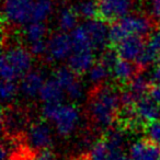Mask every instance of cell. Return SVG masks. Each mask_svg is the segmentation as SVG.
Masks as SVG:
<instances>
[{
  "label": "cell",
  "instance_id": "1",
  "mask_svg": "<svg viewBox=\"0 0 160 160\" xmlns=\"http://www.w3.org/2000/svg\"><path fill=\"white\" fill-rule=\"evenodd\" d=\"M122 92L111 86H98L90 96L88 102V114L98 128L109 129L120 114Z\"/></svg>",
  "mask_w": 160,
  "mask_h": 160
},
{
  "label": "cell",
  "instance_id": "2",
  "mask_svg": "<svg viewBox=\"0 0 160 160\" xmlns=\"http://www.w3.org/2000/svg\"><path fill=\"white\" fill-rule=\"evenodd\" d=\"M156 20L151 16L142 13H129L121 20L111 23L109 30V42L111 46L118 45L128 36L148 38L152 33Z\"/></svg>",
  "mask_w": 160,
  "mask_h": 160
},
{
  "label": "cell",
  "instance_id": "3",
  "mask_svg": "<svg viewBox=\"0 0 160 160\" xmlns=\"http://www.w3.org/2000/svg\"><path fill=\"white\" fill-rule=\"evenodd\" d=\"M42 114L54 125L56 133L62 137L71 135L80 123V110L73 103H44Z\"/></svg>",
  "mask_w": 160,
  "mask_h": 160
},
{
  "label": "cell",
  "instance_id": "4",
  "mask_svg": "<svg viewBox=\"0 0 160 160\" xmlns=\"http://www.w3.org/2000/svg\"><path fill=\"white\" fill-rule=\"evenodd\" d=\"M33 67V55L29 48L13 45L3 51L1 56V77L3 80H20Z\"/></svg>",
  "mask_w": 160,
  "mask_h": 160
},
{
  "label": "cell",
  "instance_id": "5",
  "mask_svg": "<svg viewBox=\"0 0 160 160\" xmlns=\"http://www.w3.org/2000/svg\"><path fill=\"white\" fill-rule=\"evenodd\" d=\"M35 0H5L3 19L11 25H27L32 21Z\"/></svg>",
  "mask_w": 160,
  "mask_h": 160
},
{
  "label": "cell",
  "instance_id": "6",
  "mask_svg": "<svg viewBox=\"0 0 160 160\" xmlns=\"http://www.w3.org/2000/svg\"><path fill=\"white\" fill-rule=\"evenodd\" d=\"M98 18L107 23H114L132 13L137 0H96Z\"/></svg>",
  "mask_w": 160,
  "mask_h": 160
},
{
  "label": "cell",
  "instance_id": "7",
  "mask_svg": "<svg viewBox=\"0 0 160 160\" xmlns=\"http://www.w3.org/2000/svg\"><path fill=\"white\" fill-rule=\"evenodd\" d=\"M73 51V42L71 35L67 32L54 33L47 40L46 58L49 62H64L69 58Z\"/></svg>",
  "mask_w": 160,
  "mask_h": 160
},
{
  "label": "cell",
  "instance_id": "8",
  "mask_svg": "<svg viewBox=\"0 0 160 160\" xmlns=\"http://www.w3.org/2000/svg\"><path fill=\"white\" fill-rule=\"evenodd\" d=\"M29 147L34 151L47 150L53 144V131L46 121H38L29 127L27 132Z\"/></svg>",
  "mask_w": 160,
  "mask_h": 160
},
{
  "label": "cell",
  "instance_id": "9",
  "mask_svg": "<svg viewBox=\"0 0 160 160\" xmlns=\"http://www.w3.org/2000/svg\"><path fill=\"white\" fill-rule=\"evenodd\" d=\"M108 23L99 18L86 20L83 23L86 31H87L88 38L91 43V46L94 51L103 52L107 46L110 44L109 42V30Z\"/></svg>",
  "mask_w": 160,
  "mask_h": 160
},
{
  "label": "cell",
  "instance_id": "10",
  "mask_svg": "<svg viewBox=\"0 0 160 160\" xmlns=\"http://www.w3.org/2000/svg\"><path fill=\"white\" fill-rule=\"evenodd\" d=\"M151 82L148 76L138 72L133 79L127 83V87L122 91V103L124 105H134L137 100L147 96L151 87Z\"/></svg>",
  "mask_w": 160,
  "mask_h": 160
},
{
  "label": "cell",
  "instance_id": "11",
  "mask_svg": "<svg viewBox=\"0 0 160 160\" xmlns=\"http://www.w3.org/2000/svg\"><path fill=\"white\" fill-rule=\"evenodd\" d=\"M44 72L41 70H31L21 78L19 81V92L27 100H34L40 97V92L44 85L45 80Z\"/></svg>",
  "mask_w": 160,
  "mask_h": 160
},
{
  "label": "cell",
  "instance_id": "12",
  "mask_svg": "<svg viewBox=\"0 0 160 160\" xmlns=\"http://www.w3.org/2000/svg\"><path fill=\"white\" fill-rule=\"evenodd\" d=\"M92 48H73L71 55L67 59V65L77 75H83L96 62V54Z\"/></svg>",
  "mask_w": 160,
  "mask_h": 160
},
{
  "label": "cell",
  "instance_id": "13",
  "mask_svg": "<svg viewBox=\"0 0 160 160\" xmlns=\"http://www.w3.org/2000/svg\"><path fill=\"white\" fill-rule=\"evenodd\" d=\"M146 47L145 38L140 36H128L114 46L118 56L123 59L136 62Z\"/></svg>",
  "mask_w": 160,
  "mask_h": 160
},
{
  "label": "cell",
  "instance_id": "14",
  "mask_svg": "<svg viewBox=\"0 0 160 160\" xmlns=\"http://www.w3.org/2000/svg\"><path fill=\"white\" fill-rule=\"evenodd\" d=\"M136 120L145 124L160 120V105L152 100L150 97L147 96L140 98L134 104Z\"/></svg>",
  "mask_w": 160,
  "mask_h": 160
},
{
  "label": "cell",
  "instance_id": "15",
  "mask_svg": "<svg viewBox=\"0 0 160 160\" xmlns=\"http://www.w3.org/2000/svg\"><path fill=\"white\" fill-rule=\"evenodd\" d=\"M128 160H160V148L148 139L137 140L127 150Z\"/></svg>",
  "mask_w": 160,
  "mask_h": 160
},
{
  "label": "cell",
  "instance_id": "16",
  "mask_svg": "<svg viewBox=\"0 0 160 160\" xmlns=\"http://www.w3.org/2000/svg\"><path fill=\"white\" fill-rule=\"evenodd\" d=\"M66 97L65 89L53 76L52 78H47L45 80L38 98L43 103H58L64 102Z\"/></svg>",
  "mask_w": 160,
  "mask_h": 160
},
{
  "label": "cell",
  "instance_id": "17",
  "mask_svg": "<svg viewBox=\"0 0 160 160\" xmlns=\"http://www.w3.org/2000/svg\"><path fill=\"white\" fill-rule=\"evenodd\" d=\"M138 65L131 60L118 58L114 66L111 69V75L114 79L121 85H127V83L139 72Z\"/></svg>",
  "mask_w": 160,
  "mask_h": 160
},
{
  "label": "cell",
  "instance_id": "18",
  "mask_svg": "<svg viewBox=\"0 0 160 160\" xmlns=\"http://www.w3.org/2000/svg\"><path fill=\"white\" fill-rule=\"evenodd\" d=\"M79 14L75 7H64L57 16V24L60 31L70 33L78 27Z\"/></svg>",
  "mask_w": 160,
  "mask_h": 160
},
{
  "label": "cell",
  "instance_id": "19",
  "mask_svg": "<svg viewBox=\"0 0 160 160\" xmlns=\"http://www.w3.org/2000/svg\"><path fill=\"white\" fill-rule=\"evenodd\" d=\"M24 38L28 41V43L36 42L40 40H45L48 29L45 22H36V21H32V22L28 23L24 28Z\"/></svg>",
  "mask_w": 160,
  "mask_h": 160
},
{
  "label": "cell",
  "instance_id": "20",
  "mask_svg": "<svg viewBox=\"0 0 160 160\" xmlns=\"http://www.w3.org/2000/svg\"><path fill=\"white\" fill-rule=\"evenodd\" d=\"M88 79L93 86H101L105 82V80L111 75V69L105 66L100 60L94 62V65L88 71Z\"/></svg>",
  "mask_w": 160,
  "mask_h": 160
},
{
  "label": "cell",
  "instance_id": "21",
  "mask_svg": "<svg viewBox=\"0 0 160 160\" xmlns=\"http://www.w3.org/2000/svg\"><path fill=\"white\" fill-rule=\"evenodd\" d=\"M52 11H53V0H35L33 13H32V21L45 22L52 14Z\"/></svg>",
  "mask_w": 160,
  "mask_h": 160
},
{
  "label": "cell",
  "instance_id": "22",
  "mask_svg": "<svg viewBox=\"0 0 160 160\" xmlns=\"http://www.w3.org/2000/svg\"><path fill=\"white\" fill-rule=\"evenodd\" d=\"M24 125V118L21 113L17 111H8L3 112V126L10 133H17L20 131Z\"/></svg>",
  "mask_w": 160,
  "mask_h": 160
},
{
  "label": "cell",
  "instance_id": "23",
  "mask_svg": "<svg viewBox=\"0 0 160 160\" xmlns=\"http://www.w3.org/2000/svg\"><path fill=\"white\" fill-rule=\"evenodd\" d=\"M75 9L80 18L85 20L98 18V6L96 0H82L75 6Z\"/></svg>",
  "mask_w": 160,
  "mask_h": 160
},
{
  "label": "cell",
  "instance_id": "24",
  "mask_svg": "<svg viewBox=\"0 0 160 160\" xmlns=\"http://www.w3.org/2000/svg\"><path fill=\"white\" fill-rule=\"evenodd\" d=\"M54 77L57 79L58 82L62 85V87L66 89L69 87L70 85H72L76 80L78 79L77 78V73L70 68V67L67 65V66H60L54 71Z\"/></svg>",
  "mask_w": 160,
  "mask_h": 160
},
{
  "label": "cell",
  "instance_id": "25",
  "mask_svg": "<svg viewBox=\"0 0 160 160\" xmlns=\"http://www.w3.org/2000/svg\"><path fill=\"white\" fill-rule=\"evenodd\" d=\"M19 92V85L14 80H3L1 82V99L5 105L10 104L17 98Z\"/></svg>",
  "mask_w": 160,
  "mask_h": 160
},
{
  "label": "cell",
  "instance_id": "26",
  "mask_svg": "<svg viewBox=\"0 0 160 160\" xmlns=\"http://www.w3.org/2000/svg\"><path fill=\"white\" fill-rule=\"evenodd\" d=\"M146 139L160 148V120L146 125Z\"/></svg>",
  "mask_w": 160,
  "mask_h": 160
},
{
  "label": "cell",
  "instance_id": "27",
  "mask_svg": "<svg viewBox=\"0 0 160 160\" xmlns=\"http://www.w3.org/2000/svg\"><path fill=\"white\" fill-rule=\"evenodd\" d=\"M66 96L72 101H80L85 96L83 85L79 79H77L72 85H70L66 89Z\"/></svg>",
  "mask_w": 160,
  "mask_h": 160
},
{
  "label": "cell",
  "instance_id": "28",
  "mask_svg": "<svg viewBox=\"0 0 160 160\" xmlns=\"http://www.w3.org/2000/svg\"><path fill=\"white\" fill-rule=\"evenodd\" d=\"M29 49L33 56H35V57H42V56L46 55L47 41L46 40H40V41H36V42L30 43Z\"/></svg>",
  "mask_w": 160,
  "mask_h": 160
},
{
  "label": "cell",
  "instance_id": "29",
  "mask_svg": "<svg viewBox=\"0 0 160 160\" xmlns=\"http://www.w3.org/2000/svg\"><path fill=\"white\" fill-rule=\"evenodd\" d=\"M150 48L156 51L160 54V28L158 30H155L150 35L148 36V42H147Z\"/></svg>",
  "mask_w": 160,
  "mask_h": 160
},
{
  "label": "cell",
  "instance_id": "30",
  "mask_svg": "<svg viewBox=\"0 0 160 160\" xmlns=\"http://www.w3.org/2000/svg\"><path fill=\"white\" fill-rule=\"evenodd\" d=\"M150 13L155 20H160V0H150Z\"/></svg>",
  "mask_w": 160,
  "mask_h": 160
},
{
  "label": "cell",
  "instance_id": "31",
  "mask_svg": "<svg viewBox=\"0 0 160 160\" xmlns=\"http://www.w3.org/2000/svg\"><path fill=\"white\" fill-rule=\"evenodd\" d=\"M148 96L160 105V85H152L148 91Z\"/></svg>",
  "mask_w": 160,
  "mask_h": 160
},
{
  "label": "cell",
  "instance_id": "32",
  "mask_svg": "<svg viewBox=\"0 0 160 160\" xmlns=\"http://www.w3.org/2000/svg\"><path fill=\"white\" fill-rule=\"evenodd\" d=\"M32 160H55V156L53 155L52 151H49L47 149V150H43L38 152V155Z\"/></svg>",
  "mask_w": 160,
  "mask_h": 160
}]
</instances>
